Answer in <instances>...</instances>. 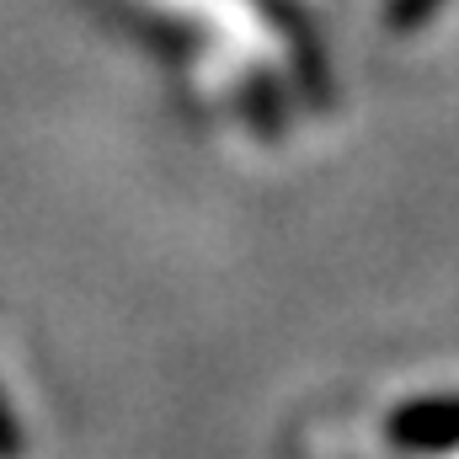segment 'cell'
I'll use <instances>...</instances> for the list:
<instances>
[{"instance_id": "1", "label": "cell", "mask_w": 459, "mask_h": 459, "mask_svg": "<svg viewBox=\"0 0 459 459\" xmlns=\"http://www.w3.org/2000/svg\"><path fill=\"white\" fill-rule=\"evenodd\" d=\"M390 438L401 449H455L459 444V406H406L390 417Z\"/></svg>"}, {"instance_id": "3", "label": "cell", "mask_w": 459, "mask_h": 459, "mask_svg": "<svg viewBox=\"0 0 459 459\" xmlns=\"http://www.w3.org/2000/svg\"><path fill=\"white\" fill-rule=\"evenodd\" d=\"M428 459H459V444L455 449H428Z\"/></svg>"}, {"instance_id": "2", "label": "cell", "mask_w": 459, "mask_h": 459, "mask_svg": "<svg viewBox=\"0 0 459 459\" xmlns=\"http://www.w3.org/2000/svg\"><path fill=\"white\" fill-rule=\"evenodd\" d=\"M16 449H22V433H16V417L0 401V459H16Z\"/></svg>"}]
</instances>
